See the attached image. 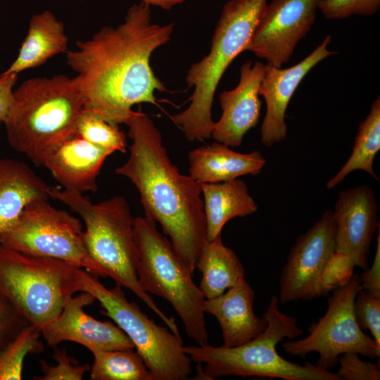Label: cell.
I'll return each instance as SVG.
<instances>
[{"mask_svg": "<svg viewBox=\"0 0 380 380\" xmlns=\"http://www.w3.org/2000/svg\"><path fill=\"white\" fill-rule=\"evenodd\" d=\"M174 24L151 23L150 6L134 4L124 23L105 26L67 51L66 63L77 73L74 81L83 100V110L119 125L125 124L132 107L157 105L156 91H166L150 63L153 52L170 40Z\"/></svg>", "mask_w": 380, "mask_h": 380, "instance_id": "6da1fadb", "label": "cell"}, {"mask_svg": "<svg viewBox=\"0 0 380 380\" xmlns=\"http://www.w3.org/2000/svg\"><path fill=\"white\" fill-rule=\"evenodd\" d=\"M125 124L132 141L129 156L115 173L134 184L145 216L160 225L174 252L192 274L206 240L201 184L172 163L160 131L141 108L132 111Z\"/></svg>", "mask_w": 380, "mask_h": 380, "instance_id": "7a4b0ae2", "label": "cell"}, {"mask_svg": "<svg viewBox=\"0 0 380 380\" xmlns=\"http://www.w3.org/2000/svg\"><path fill=\"white\" fill-rule=\"evenodd\" d=\"M83 108L73 78L57 75L27 80L13 91L12 107L4 122L7 140L34 165L43 166L58 145L76 135Z\"/></svg>", "mask_w": 380, "mask_h": 380, "instance_id": "3957f363", "label": "cell"}, {"mask_svg": "<svg viewBox=\"0 0 380 380\" xmlns=\"http://www.w3.org/2000/svg\"><path fill=\"white\" fill-rule=\"evenodd\" d=\"M50 198L76 213L84 224V240L89 255L104 277L125 287L141 299L177 336H181L172 317L160 310L141 286L137 273L134 219L130 206L121 196L94 203L83 194L51 186Z\"/></svg>", "mask_w": 380, "mask_h": 380, "instance_id": "277c9868", "label": "cell"}, {"mask_svg": "<svg viewBox=\"0 0 380 380\" xmlns=\"http://www.w3.org/2000/svg\"><path fill=\"white\" fill-rule=\"evenodd\" d=\"M278 297L272 296L263 314L266 329L251 341L234 347L184 346L191 360L205 364V379L223 376L279 378L284 380H338L335 372L306 362L301 365L282 357L277 345L284 338L294 339L303 334L296 319L279 309Z\"/></svg>", "mask_w": 380, "mask_h": 380, "instance_id": "5b68a950", "label": "cell"}, {"mask_svg": "<svg viewBox=\"0 0 380 380\" xmlns=\"http://www.w3.org/2000/svg\"><path fill=\"white\" fill-rule=\"evenodd\" d=\"M267 0H230L223 8L213 35L209 53L191 65L186 82L194 87L191 103L171 117L189 141L209 139L214 95L220 79L233 60L246 50Z\"/></svg>", "mask_w": 380, "mask_h": 380, "instance_id": "8992f818", "label": "cell"}, {"mask_svg": "<svg viewBox=\"0 0 380 380\" xmlns=\"http://www.w3.org/2000/svg\"><path fill=\"white\" fill-rule=\"evenodd\" d=\"M137 273L141 288L166 300L180 317L189 338L198 346L208 343L205 319V298L174 252L171 243L144 216L134 219Z\"/></svg>", "mask_w": 380, "mask_h": 380, "instance_id": "52a82bcc", "label": "cell"}, {"mask_svg": "<svg viewBox=\"0 0 380 380\" xmlns=\"http://www.w3.org/2000/svg\"><path fill=\"white\" fill-rule=\"evenodd\" d=\"M78 292H87L101 303V313L110 317L129 338L148 369L153 380H184L192 372V360L184 350L181 336L158 325L129 301L121 286L108 289L82 268L76 274Z\"/></svg>", "mask_w": 380, "mask_h": 380, "instance_id": "ba28073f", "label": "cell"}, {"mask_svg": "<svg viewBox=\"0 0 380 380\" xmlns=\"http://www.w3.org/2000/svg\"><path fill=\"white\" fill-rule=\"evenodd\" d=\"M79 267L66 261L20 253L0 243V293L40 329L54 320L78 292Z\"/></svg>", "mask_w": 380, "mask_h": 380, "instance_id": "9c48e42d", "label": "cell"}, {"mask_svg": "<svg viewBox=\"0 0 380 380\" xmlns=\"http://www.w3.org/2000/svg\"><path fill=\"white\" fill-rule=\"evenodd\" d=\"M49 198L29 203L15 223L0 236V243L23 253L60 259L105 277L89 254L81 220L53 206Z\"/></svg>", "mask_w": 380, "mask_h": 380, "instance_id": "30bf717a", "label": "cell"}, {"mask_svg": "<svg viewBox=\"0 0 380 380\" xmlns=\"http://www.w3.org/2000/svg\"><path fill=\"white\" fill-rule=\"evenodd\" d=\"M360 289L359 274L354 273L345 286L331 292L325 314L317 322L310 324L309 335L284 342V351L301 357L317 352V365L326 369L334 368L339 356L349 352L379 359L380 347L359 327L355 317L353 304Z\"/></svg>", "mask_w": 380, "mask_h": 380, "instance_id": "8fae6325", "label": "cell"}, {"mask_svg": "<svg viewBox=\"0 0 380 380\" xmlns=\"http://www.w3.org/2000/svg\"><path fill=\"white\" fill-rule=\"evenodd\" d=\"M322 0H272L265 6L246 50L276 68L289 62L311 30Z\"/></svg>", "mask_w": 380, "mask_h": 380, "instance_id": "7c38bea8", "label": "cell"}, {"mask_svg": "<svg viewBox=\"0 0 380 380\" xmlns=\"http://www.w3.org/2000/svg\"><path fill=\"white\" fill-rule=\"evenodd\" d=\"M335 252V222L327 209L291 247L279 279V300H309L328 260Z\"/></svg>", "mask_w": 380, "mask_h": 380, "instance_id": "4fadbf2b", "label": "cell"}, {"mask_svg": "<svg viewBox=\"0 0 380 380\" xmlns=\"http://www.w3.org/2000/svg\"><path fill=\"white\" fill-rule=\"evenodd\" d=\"M335 252L349 256L355 265L368 268L370 246L378 229V204L368 184L339 192L334 205Z\"/></svg>", "mask_w": 380, "mask_h": 380, "instance_id": "5bb4252c", "label": "cell"}, {"mask_svg": "<svg viewBox=\"0 0 380 380\" xmlns=\"http://www.w3.org/2000/svg\"><path fill=\"white\" fill-rule=\"evenodd\" d=\"M95 300L92 295L84 291L70 298L58 316L41 329L46 343L54 348L63 341H72L91 353L134 348L129 338L117 325L98 320L84 312V308Z\"/></svg>", "mask_w": 380, "mask_h": 380, "instance_id": "9a60e30c", "label": "cell"}, {"mask_svg": "<svg viewBox=\"0 0 380 380\" xmlns=\"http://www.w3.org/2000/svg\"><path fill=\"white\" fill-rule=\"evenodd\" d=\"M331 38V35L327 36L311 53L290 68L282 69L265 64L259 88V94L266 102V113L260 129L263 146L271 147L286 138L285 117L289 103L305 75L320 61L337 53L327 49Z\"/></svg>", "mask_w": 380, "mask_h": 380, "instance_id": "2e32d148", "label": "cell"}, {"mask_svg": "<svg viewBox=\"0 0 380 380\" xmlns=\"http://www.w3.org/2000/svg\"><path fill=\"white\" fill-rule=\"evenodd\" d=\"M264 71L262 62L246 61L241 66L238 85L220 95L222 114L211 134L217 142L239 146L246 133L258 124L262 106L259 88Z\"/></svg>", "mask_w": 380, "mask_h": 380, "instance_id": "e0dca14e", "label": "cell"}, {"mask_svg": "<svg viewBox=\"0 0 380 380\" xmlns=\"http://www.w3.org/2000/svg\"><path fill=\"white\" fill-rule=\"evenodd\" d=\"M112 153L76 134L58 145L43 166L65 190L81 194L96 191L101 167Z\"/></svg>", "mask_w": 380, "mask_h": 380, "instance_id": "ac0fdd59", "label": "cell"}, {"mask_svg": "<svg viewBox=\"0 0 380 380\" xmlns=\"http://www.w3.org/2000/svg\"><path fill=\"white\" fill-rule=\"evenodd\" d=\"M255 292L246 278L222 294L205 299V313L217 319L222 334L223 346L242 345L256 337L267 327L265 318L254 312Z\"/></svg>", "mask_w": 380, "mask_h": 380, "instance_id": "d6986e66", "label": "cell"}, {"mask_svg": "<svg viewBox=\"0 0 380 380\" xmlns=\"http://www.w3.org/2000/svg\"><path fill=\"white\" fill-rule=\"evenodd\" d=\"M188 159L189 176L200 184L227 182L244 175H256L267 162L258 151L241 153L219 142L191 151Z\"/></svg>", "mask_w": 380, "mask_h": 380, "instance_id": "ffe728a7", "label": "cell"}, {"mask_svg": "<svg viewBox=\"0 0 380 380\" xmlns=\"http://www.w3.org/2000/svg\"><path fill=\"white\" fill-rule=\"evenodd\" d=\"M51 188L26 163L0 159V236L15 223L29 203L49 198Z\"/></svg>", "mask_w": 380, "mask_h": 380, "instance_id": "44dd1931", "label": "cell"}, {"mask_svg": "<svg viewBox=\"0 0 380 380\" xmlns=\"http://www.w3.org/2000/svg\"><path fill=\"white\" fill-rule=\"evenodd\" d=\"M201 186L207 241L220 235L229 220L251 215L258 210V205L250 195L248 186L241 179L202 183Z\"/></svg>", "mask_w": 380, "mask_h": 380, "instance_id": "7402d4cb", "label": "cell"}, {"mask_svg": "<svg viewBox=\"0 0 380 380\" xmlns=\"http://www.w3.org/2000/svg\"><path fill=\"white\" fill-rule=\"evenodd\" d=\"M68 38L63 23L49 11L34 15L18 55L1 75L19 72L44 64L51 58L67 51Z\"/></svg>", "mask_w": 380, "mask_h": 380, "instance_id": "603a6c76", "label": "cell"}, {"mask_svg": "<svg viewBox=\"0 0 380 380\" xmlns=\"http://www.w3.org/2000/svg\"><path fill=\"white\" fill-rule=\"evenodd\" d=\"M196 268L202 274L199 289L205 299L217 297L245 277V270L236 254L222 243L221 234L205 240Z\"/></svg>", "mask_w": 380, "mask_h": 380, "instance_id": "cb8c5ba5", "label": "cell"}, {"mask_svg": "<svg viewBox=\"0 0 380 380\" xmlns=\"http://www.w3.org/2000/svg\"><path fill=\"white\" fill-rule=\"evenodd\" d=\"M379 150L380 99L378 97L372 103L366 119L359 125L349 158L337 173L327 182L326 188L328 190L334 189L355 170H363L379 182L373 169L374 160Z\"/></svg>", "mask_w": 380, "mask_h": 380, "instance_id": "d4e9b609", "label": "cell"}, {"mask_svg": "<svg viewBox=\"0 0 380 380\" xmlns=\"http://www.w3.org/2000/svg\"><path fill=\"white\" fill-rule=\"evenodd\" d=\"M134 348L96 350L90 367L91 380H153L141 357Z\"/></svg>", "mask_w": 380, "mask_h": 380, "instance_id": "484cf974", "label": "cell"}, {"mask_svg": "<svg viewBox=\"0 0 380 380\" xmlns=\"http://www.w3.org/2000/svg\"><path fill=\"white\" fill-rule=\"evenodd\" d=\"M41 329L29 324L0 350V380H20L25 357L43 350Z\"/></svg>", "mask_w": 380, "mask_h": 380, "instance_id": "4316f807", "label": "cell"}, {"mask_svg": "<svg viewBox=\"0 0 380 380\" xmlns=\"http://www.w3.org/2000/svg\"><path fill=\"white\" fill-rule=\"evenodd\" d=\"M76 134L113 153L126 152V135L118 125L110 123L87 110H82L78 118Z\"/></svg>", "mask_w": 380, "mask_h": 380, "instance_id": "83f0119b", "label": "cell"}, {"mask_svg": "<svg viewBox=\"0 0 380 380\" xmlns=\"http://www.w3.org/2000/svg\"><path fill=\"white\" fill-rule=\"evenodd\" d=\"M355 267L354 262L349 256L334 252L324 267L309 300L325 296L345 286L353 277Z\"/></svg>", "mask_w": 380, "mask_h": 380, "instance_id": "f1b7e54d", "label": "cell"}, {"mask_svg": "<svg viewBox=\"0 0 380 380\" xmlns=\"http://www.w3.org/2000/svg\"><path fill=\"white\" fill-rule=\"evenodd\" d=\"M54 365L40 360L43 375L34 376L36 380H82L85 373L90 370L88 364L79 365L76 360L68 355L65 350L54 348Z\"/></svg>", "mask_w": 380, "mask_h": 380, "instance_id": "f546056e", "label": "cell"}, {"mask_svg": "<svg viewBox=\"0 0 380 380\" xmlns=\"http://www.w3.org/2000/svg\"><path fill=\"white\" fill-rule=\"evenodd\" d=\"M353 311L359 327L369 330L380 347V298L360 289L354 300Z\"/></svg>", "mask_w": 380, "mask_h": 380, "instance_id": "4dcf8cb0", "label": "cell"}, {"mask_svg": "<svg viewBox=\"0 0 380 380\" xmlns=\"http://www.w3.org/2000/svg\"><path fill=\"white\" fill-rule=\"evenodd\" d=\"M379 6L380 0H322L319 8L327 19H341L353 15H371Z\"/></svg>", "mask_w": 380, "mask_h": 380, "instance_id": "1f68e13d", "label": "cell"}, {"mask_svg": "<svg viewBox=\"0 0 380 380\" xmlns=\"http://www.w3.org/2000/svg\"><path fill=\"white\" fill-rule=\"evenodd\" d=\"M339 369L335 372L338 380H379L380 365L363 361L359 354L349 352L339 357Z\"/></svg>", "mask_w": 380, "mask_h": 380, "instance_id": "d6a6232c", "label": "cell"}, {"mask_svg": "<svg viewBox=\"0 0 380 380\" xmlns=\"http://www.w3.org/2000/svg\"><path fill=\"white\" fill-rule=\"evenodd\" d=\"M30 324L0 293V350Z\"/></svg>", "mask_w": 380, "mask_h": 380, "instance_id": "836d02e7", "label": "cell"}, {"mask_svg": "<svg viewBox=\"0 0 380 380\" xmlns=\"http://www.w3.org/2000/svg\"><path fill=\"white\" fill-rule=\"evenodd\" d=\"M377 229L376 248L372 267L359 274V278L361 289L380 298V224Z\"/></svg>", "mask_w": 380, "mask_h": 380, "instance_id": "e575fe53", "label": "cell"}, {"mask_svg": "<svg viewBox=\"0 0 380 380\" xmlns=\"http://www.w3.org/2000/svg\"><path fill=\"white\" fill-rule=\"evenodd\" d=\"M18 75H0V125L6 122L13 101V88Z\"/></svg>", "mask_w": 380, "mask_h": 380, "instance_id": "d590c367", "label": "cell"}, {"mask_svg": "<svg viewBox=\"0 0 380 380\" xmlns=\"http://www.w3.org/2000/svg\"><path fill=\"white\" fill-rule=\"evenodd\" d=\"M148 6H158L165 10H170L173 6L184 2L186 0H139Z\"/></svg>", "mask_w": 380, "mask_h": 380, "instance_id": "8d00e7d4", "label": "cell"}]
</instances>
